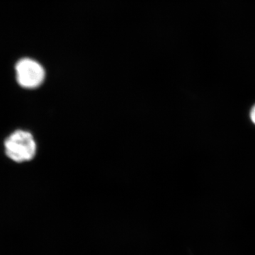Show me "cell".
I'll return each instance as SVG.
<instances>
[{"instance_id": "obj_1", "label": "cell", "mask_w": 255, "mask_h": 255, "mask_svg": "<svg viewBox=\"0 0 255 255\" xmlns=\"http://www.w3.org/2000/svg\"><path fill=\"white\" fill-rule=\"evenodd\" d=\"M5 153L16 162L31 160L36 152V144L29 132L16 130L4 142Z\"/></svg>"}, {"instance_id": "obj_2", "label": "cell", "mask_w": 255, "mask_h": 255, "mask_svg": "<svg viewBox=\"0 0 255 255\" xmlns=\"http://www.w3.org/2000/svg\"><path fill=\"white\" fill-rule=\"evenodd\" d=\"M16 80L20 86L26 89H36L45 80L44 69L36 60L23 58L16 63Z\"/></svg>"}, {"instance_id": "obj_3", "label": "cell", "mask_w": 255, "mask_h": 255, "mask_svg": "<svg viewBox=\"0 0 255 255\" xmlns=\"http://www.w3.org/2000/svg\"><path fill=\"white\" fill-rule=\"evenodd\" d=\"M251 117L252 121H253V123L255 124V105L251 111Z\"/></svg>"}]
</instances>
